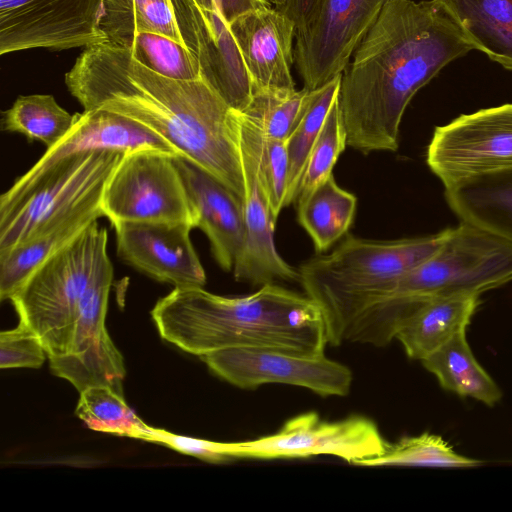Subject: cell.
I'll use <instances>...</instances> for the list:
<instances>
[{"instance_id":"obj_1","label":"cell","mask_w":512,"mask_h":512,"mask_svg":"<svg viewBox=\"0 0 512 512\" xmlns=\"http://www.w3.org/2000/svg\"><path fill=\"white\" fill-rule=\"evenodd\" d=\"M475 47L442 0H392L342 73L339 110L348 147L396 151L414 95Z\"/></svg>"},{"instance_id":"obj_2","label":"cell","mask_w":512,"mask_h":512,"mask_svg":"<svg viewBox=\"0 0 512 512\" xmlns=\"http://www.w3.org/2000/svg\"><path fill=\"white\" fill-rule=\"evenodd\" d=\"M84 110L105 109L133 119L244 197L235 110L203 80H175L132 59L127 49L91 45L65 75Z\"/></svg>"},{"instance_id":"obj_3","label":"cell","mask_w":512,"mask_h":512,"mask_svg":"<svg viewBox=\"0 0 512 512\" xmlns=\"http://www.w3.org/2000/svg\"><path fill=\"white\" fill-rule=\"evenodd\" d=\"M151 315L164 340L199 357L230 348L320 356L328 344L317 305L276 283L237 297L203 287L174 288L158 300Z\"/></svg>"},{"instance_id":"obj_4","label":"cell","mask_w":512,"mask_h":512,"mask_svg":"<svg viewBox=\"0 0 512 512\" xmlns=\"http://www.w3.org/2000/svg\"><path fill=\"white\" fill-rule=\"evenodd\" d=\"M448 228L434 235L391 241L347 237L331 253L298 269L299 283L319 308L328 344L339 346L358 318L404 274L431 257Z\"/></svg>"},{"instance_id":"obj_5","label":"cell","mask_w":512,"mask_h":512,"mask_svg":"<svg viewBox=\"0 0 512 512\" xmlns=\"http://www.w3.org/2000/svg\"><path fill=\"white\" fill-rule=\"evenodd\" d=\"M107 242L106 228L94 221L42 263L9 299L19 321L41 339L48 359L69 352L81 302L112 265Z\"/></svg>"},{"instance_id":"obj_6","label":"cell","mask_w":512,"mask_h":512,"mask_svg":"<svg viewBox=\"0 0 512 512\" xmlns=\"http://www.w3.org/2000/svg\"><path fill=\"white\" fill-rule=\"evenodd\" d=\"M125 153L75 154L42 172L19 192L0 197V253L19 246L86 203L101 198Z\"/></svg>"},{"instance_id":"obj_7","label":"cell","mask_w":512,"mask_h":512,"mask_svg":"<svg viewBox=\"0 0 512 512\" xmlns=\"http://www.w3.org/2000/svg\"><path fill=\"white\" fill-rule=\"evenodd\" d=\"M510 281L512 243L461 221L448 228L444 243L431 257L401 276L382 298L481 295Z\"/></svg>"},{"instance_id":"obj_8","label":"cell","mask_w":512,"mask_h":512,"mask_svg":"<svg viewBox=\"0 0 512 512\" xmlns=\"http://www.w3.org/2000/svg\"><path fill=\"white\" fill-rule=\"evenodd\" d=\"M173 155L158 150L126 153L102 194L111 225L121 222L187 223L195 216Z\"/></svg>"},{"instance_id":"obj_9","label":"cell","mask_w":512,"mask_h":512,"mask_svg":"<svg viewBox=\"0 0 512 512\" xmlns=\"http://www.w3.org/2000/svg\"><path fill=\"white\" fill-rule=\"evenodd\" d=\"M426 162L445 188L512 169V104L463 114L436 127Z\"/></svg>"},{"instance_id":"obj_10","label":"cell","mask_w":512,"mask_h":512,"mask_svg":"<svg viewBox=\"0 0 512 512\" xmlns=\"http://www.w3.org/2000/svg\"><path fill=\"white\" fill-rule=\"evenodd\" d=\"M387 442L368 417L352 415L325 421L310 411L290 418L274 434L229 443V454L233 459L268 460L330 455L358 465L383 453Z\"/></svg>"},{"instance_id":"obj_11","label":"cell","mask_w":512,"mask_h":512,"mask_svg":"<svg viewBox=\"0 0 512 512\" xmlns=\"http://www.w3.org/2000/svg\"><path fill=\"white\" fill-rule=\"evenodd\" d=\"M392 0H318L296 30L294 65L303 88L314 90L343 73L352 55Z\"/></svg>"},{"instance_id":"obj_12","label":"cell","mask_w":512,"mask_h":512,"mask_svg":"<svg viewBox=\"0 0 512 512\" xmlns=\"http://www.w3.org/2000/svg\"><path fill=\"white\" fill-rule=\"evenodd\" d=\"M244 175L245 242L233 274L240 282L262 286L276 281L298 282L299 273L278 253L273 216L261 175L262 129L235 110Z\"/></svg>"},{"instance_id":"obj_13","label":"cell","mask_w":512,"mask_h":512,"mask_svg":"<svg viewBox=\"0 0 512 512\" xmlns=\"http://www.w3.org/2000/svg\"><path fill=\"white\" fill-rule=\"evenodd\" d=\"M102 0H0V54L106 42Z\"/></svg>"},{"instance_id":"obj_14","label":"cell","mask_w":512,"mask_h":512,"mask_svg":"<svg viewBox=\"0 0 512 512\" xmlns=\"http://www.w3.org/2000/svg\"><path fill=\"white\" fill-rule=\"evenodd\" d=\"M221 379L242 389L264 384L303 387L322 396L349 394L353 375L324 355L304 356L266 348H230L200 357Z\"/></svg>"},{"instance_id":"obj_15","label":"cell","mask_w":512,"mask_h":512,"mask_svg":"<svg viewBox=\"0 0 512 512\" xmlns=\"http://www.w3.org/2000/svg\"><path fill=\"white\" fill-rule=\"evenodd\" d=\"M183 44L197 60L201 80L230 108L242 111L253 95L252 81L229 24L219 12L194 0H171Z\"/></svg>"},{"instance_id":"obj_16","label":"cell","mask_w":512,"mask_h":512,"mask_svg":"<svg viewBox=\"0 0 512 512\" xmlns=\"http://www.w3.org/2000/svg\"><path fill=\"white\" fill-rule=\"evenodd\" d=\"M112 280L110 265L81 302L69 352L48 359L53 374L69 381L79 392L92 386H107L123 393V357L105 326Z\"/></svg>"},{"instance_id":"obj_17","label":"cell","mask_w":512,"mask_h":512,"mask_svg":"<svg viewBox=\"0 0 512 512\" xmlns=\"http://www.w3.org/2000/svg\"><path fill=\"white\" fill-rule=\"evenodd\" d=\"M117 255L127 265L175 288L203 287L206 274L190 239L187 223L121 222Z\"/></svg>"},{"instance_id":"obj_18","label":"cell","mask_w":512,"mask_h":512,"mask_svg":"<svg viewBox=\"0 0 512 512\" xmlns=\"http://www.w3.org/2000/svg\"><path fill=\"white\" fill-rule=\"evenodd\" d=\"M143 149L180 156L162 137L133 119L105 109L84 110L74 114L68 133L47 148L40 159L3 194L10 196L19 192L49 167L75 154L101 151L126 154Z\"/></svg>"},{"instance_id":"obj_19","label":"cell","mask_w":512,"mask_h":512,"mask_svg":"<svg viewBox=\"0 0 512 512\" xmlns=\"http://www.w3.org/2000/svg\"><path fill=\"white\" fill-rule=\"evenodd\" d=\"M195 216V228L207 236L224 271H233L245 242L243 200L200 166L174 157Z\"/></svg>"},{"instance_id":"obj_20","label":"cell","mask_w":512,"mask_h":512,"mask_svg":"<svg viewBox=\"0 0 512 512\" xmlns=\"http://www.w3.org/2000/svg\"><path fill=\"white\" fill-rule=\"evenodd\" d=\"M248 69L253 93L265 88L293 89L296 25L278 8L250 11L229 24Z\"/></svg>"},{"instance_id":"obj_21","label":"cell","mask_w":512,"mask_h":512,"mask_svg":"<svg viewBox=\"0 0 512 512\" xmlns=\"http://www.w3.org/2000/svg\"><path fill=\"white\" fill-rule=\"evenodd\" d=\"M480 294L458 292L426 298L405 321L397 339L407 356L422 361L457 334L466 331Z\"/></svg>"},{"instance_id":"obj_22","label":"cell","mask_w":512,"mask_h":512,"mask_svg":"<svg viewBox=\"0 0 512 512\" xmlns=\"http://www.w3.org/2000/svg\"><path fill=\"white\" fill-rule=\"evenodd\" d=\"M101 199L86 203L29 241L0 253L1 300H9L42 263L104 217Z\"/></svg>"},{"instance_id":"obj_23","label":"cell","mask_w":512,"mask_h":512,"mask_svg":"<svg viewBox=\"0 0 512 512\" xmlns=\"http://www.w3.org/2000/svg\"><path fill=\"white\" fill-rule=\"evenodd\" d=\"M445 198L462 222L512 243V169L445 188Z\"/></svg>"},{"instance_id":"obj_24","label":"cell","mask_w":512,"mask_h":512,"mask_svg":"<svg viewBox=\"0 0 512 512\" xmlns=\"http://www.w3.org/2000/svg\"><path fill=\"white\" fill-rule=\"evenodd\" d=\"M421 362L447 391L487 406H494L502 398L499 386L475 358L466 331L451 338Z\"/></svg>"},{"instance_id":"obj_25","label":"cell","mask_w":512,"mask_h":512,"mask_svg":"<svg viewBox=\"0 0 512 512\" xmlns=\"http://www.w3.org/2000/svg\"><path fill=\"white\" fill-rule=\"evenodd\" d=\"M475 49L512 71V0H442Z\"/></svg>"},{"instance_id":"obj_26","label":"cell","mask_w":512,"mask_h":512,"mask_svg":"<svg viewBox=\"0 0 512 512\" xmlns=\"http://www.w3.org/2000/svg\"><path fill=\"white\" fill-rule=\"evenodd\" d=\"M296 202L298 222L319 253L348 232L357 206L355 195L342 189L333 175Z\"/></svg>"},{"instance_id":"obj_27","label":"cell","mask_w":512,"mask_h":512,"mask_svg":"<svg viewBox=\"0 0 512 512\" xmlns=\"http://www.w3.org/2000/svg\"><path fill=\"white\" fill-rule=\"evenodd\" d=\"M100 29L106 43L119 48L140 32L162 34L183 43L171 0H102Z\"/></svg>"},{"instance_id":"obj_28","label":"cell","mask_w":512,"mask_h":512,"mask_svg":"<svg viewBox=\"0 0 512 512\" xmlns=\"http://www.w3.org/2000/svg\"><path fill=\"white\" fill-rule=\"evenodd\" d=\"M73 122L74 115L62 108L52 95L34 94L19 96L2 113L1 129L50 148L68 133Z\"/></svg>"},{"instance_id":"obj_29","label":"cell","mask_w":512,"mask_h":512,"mask_svg":"<svg viewBox=\"0 0 512 512\" xmlns=\"http://www.w3.org/2000/svg\"><path fill=\"white\" fill-rule=\"evenodd\" d=\"M342 74L312 90V98L287 139L289 160L288 185L285 207L295 202L306 163L326 117L338 98Z\"/></svg>"},{"instance_id":"obj_30","label":"cell","mask_w":512,"mask_h":512,"mask_svg":"<svg viewBox=\"0 0 512 512\" xmlns=\"http://www.w3.org/2000/svg\"><path fill=\"white\" fill-rule=\"evenodd\" d=\"M79 393L75 414L88 428L145 439L149 426L127 405L122 393L107 386H92Z\"/></svg>"},{"instance_id":"obj_31","label":"cell","mask_w":512,"mask_h":512,"mask_svg":"<svg viewBox=\"0 0 512 512\" xmlns=\"http://www.w3.org/2000/svg\"><path fill=\"white\" fill-rule=\"evenodd\" d=\"M312 90L265 88L253 93L241 112L256 123L263 135L271 139L287 140L304 115Z\"/></svg>"},{"instance_id":"obj_32","label":"cell","mask_w":512,"mask_h":512,"mask_svg":"<svg viewBox=\"0 0 512 512\" xmlns=\"http://www.w3.org/2000/svg\"><path fill=\"white\" fill-rule=\"evenodd\" d=\"M479 461L457 453L441 436L422 433L405 436L396 442H387L378 456L360 462L359 466H430L473 467Z\"/></svg>"},{"instance_id":"obj_33","label":"cell","mask_w":512,"mask_h":512,"mask_svg":"<svg viewBox=\"0 0 512 512\" xmlns=\"http://www.w3.org/2000/svg\"><path fill=\"white\" fill-rule=\"evenodd\" d=\"M122 48L130 52L133 60L158 75L185 81L201 79L197 60L183 43L168 36L136 33Z\"/></svg>"},{"instance_id":"obj_34","label":"cell","mask_w":512,"mask_h":512,"mask_svg":"<svg viewBox=\"0 0 512 512\" xmlns=\"http://www.w3.org/2000/svg\"><path fill=\"white\" fill-rule=\"evenodd\" d=\"M346 147V132L337 98L308 157L296 201L333 175L332 170Z\"/></svg>"},{"instance_id":"obj_35","label":"cell","mask_w":512,"mask_h":512,"mask_svg":"<svg viewBox=\"0 0 512 512\" xmlns=\"http://www.w3.org/2000/svg\"><path fill=\"white\" fill-rule=\"evenodd\" d=\"M261 175L273 216L277 220L285 207L289 160L287 140L271 139L263 135Z\"/></svg>"},{"instance_id":"obj_36","label":"cell","mask_w":512,"mask_h":512,"mask_svg":"<svg viewBox=\"0 0 512 512\" xmlns=\"http://www.w3.org/2000/svg\"><path fill=\"white\" fill-rule=\"evenodd\" d=\"M47 356L39 336L25 323L0 334V368H39Z\"/></svg>"},{"instance_id":"obj_37","label":"cell","mask_w":512,"mask_h":512,"mask_svg":"<svg viewBox=\"0 0 512 512\" xmlns=\"http://www.w3.org/2000/svg\"><path fill=\"white\" fill-rule=\"evenodd\" d=\"M144 441L159 443L210 463H223L233 460L229 454V443L180 436L150 426Z\"/></svg>"},{"instance_id":"obj_38","label":"cell","mask_w":512,"mask_h":512,"mask_svg":"<svg viewBox=\"0 0 512 512\" xmlns=\"http://www.w3.org/2000/svg\"><path fill=\"white\" fill-rule=\"evenodd\" d=\"M317 2L318 0H284V4L278 9L294 21L298 30L306 24Z\"/></svg>"},{"instance_id":"obj_39","label":"cell","mask_w":512,"mask_h":512,"mask_svg":"<svg viewBox=\"0 0 512 512\" xmlns=\"http://www.w3.org/2000/svg\"><path fill=\"white\" fill-rule=\"evenodd\" d=\"M276 8H280L284 4V0H268Z\"/></svg>"}]
</instances>
